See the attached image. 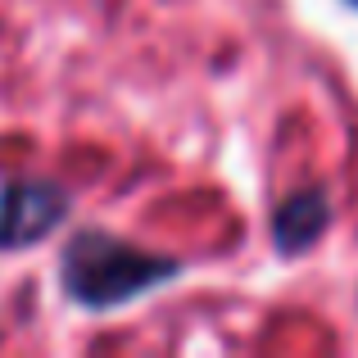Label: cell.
<instances>
[{
	"mask_svg": "<svg viewBox=\"0 0 358 358\" xmlns=\"http://www.w3.org/2000/svg\"><path fill=\"white\" fill-rule=\"evenodd\" d=\"M64 209H69V200H64L59 186H45V182L5 186V195H0V245L18 250V245L41 241L64 218Z\"/></svg>",
	"mask_w": 358,
	"mask_h": 358,
	"instance_id": "7a4b0ae2",
	"label": "cell"
},
{
	"mask_svg": "<svg viewBox=\"0 0 358 358\" xmlns=\"http://www.w3.org/2000/svg\"><path fill=\"white\" fill-rule=\"evenodd\" d=\"M327 227V200L322 191H304L295 195V200H286L277 209V245L281 250H304V245H313L317 236H322Z\"/></svg>",
	"mask_w": 358,
	"mask_h": 358,
	"instance_id": "3957f363",
	"label": "cell"
},
{
	"mask_svg": "<svg viewBox=\"0 0 358 358\" xmlns=\"http://www.w3.org/2000/svg\"><path fill=\"white\" fill-rule=\"evenodd\" d=\"M177 272L173 259H155V254L131 250L127 241L109 236V231H78L59 254V277L78 304L87 308H114L136 299L141 290L159 286Z\"/></svg>",
	"mask_w": 358,
	"mask_h": 358,
	"instance_id": "6da1fadb",
	"label": "cell"
}]
</instances>
